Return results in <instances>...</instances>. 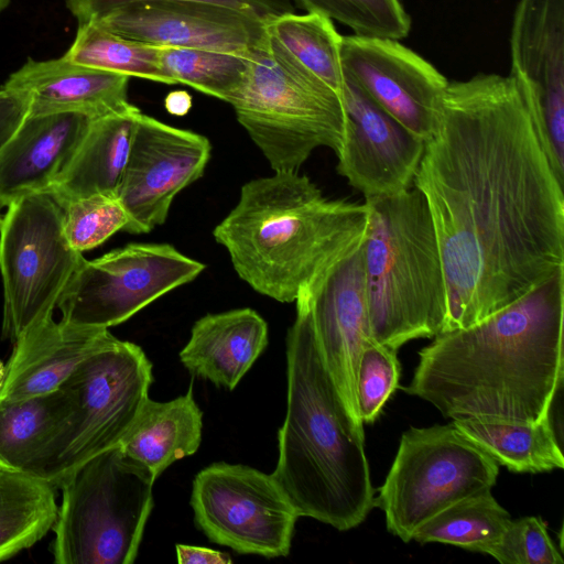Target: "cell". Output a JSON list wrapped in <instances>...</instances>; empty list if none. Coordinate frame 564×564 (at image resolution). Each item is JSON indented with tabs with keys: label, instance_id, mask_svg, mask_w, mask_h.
Wrapping results in <instances>:
<instances>
[{
	"label": "cell",
	"instance_id": "19",
	"mask_svg": "<svg viewBox=\"0 0 564 564\" xmlns=\"http://www.w3.org/2000/svg\"><path fill=\"white\" fill-rule=\"evenodd\" d=\"M93 119L76 111L26 113L0 148V208L26 195L50 192Z\"/></svg>",
	"mask_w": 564,
	"mask_h": 564
},
{
	"label": "cell",
	"instance_id": "30",
	"mask_svg": "<svg viewBox=\"0 0 564 564\" xmlns=\"http://www.w3.org/2000/svg\"><path fill=\"white\" fill-rule=\"evenodd\" d=\"M251 54L160 46V66L169 85L184 84L229 104L248 78Z\"/></svg>",
	"mask_w": 564,
	"mask_h": 564
},
{
	"label": "cell",
	"instance_id": "27",
	"mask_svg": "<svg viewBox=\"0 0 564 564\" xmlns=\"http://www.w3.org/2000/svg\"><path fill=\"white\" fill-rule=\"evenodd\" d=\"M267 32L270 50L286 67L341 94V35L330 19L290 12L270 21Z\"/></svg>",
	"mask_w": 564,
	"mask_h": 564
},
{
	"label": "cell",
	"instance_id": "16",
	"mask_svg": "<svg viewBox=\"0 0 564 564\" xmlns=\"http://www.w3.org/2000/svg\"><path fill=\"white\" fill-rule=\"evenodd\" d=\"M344 75L405 129L427 141L448 85L431 63L398 40L341 35Z\"/></svg>",
	"mask_w": 564,
	"mask_h": 564
},
{
	"label": "cell",
	"instance_id": "10",
	"mask_svg": "<svg viewBox=\"0 0 564 564\" xmlns=\"http://www.w3.org/2000/svg\"><path fill=\"white\" fill-rule=\"evenodd\" d=\"M153 381L152 364L137 344L112 337L61 384L70 413L56 462L55 486L73 469L124 438Z\"/></svg>",
	"mask_w": 564,
	"mask_h": 564
},
{
	"label": "cell",
	"instance_id": "8",
	"mask_svg": "<svg viewBox=\"0 0 564 564\" xmlns=\"http://www.w3.org/2000/svg\"><path fill=\"white\" fill-rule=\"evenodd\" d=\"M499 465L453 423L410 427L401 435L376 507L387 530L410 542L426 521L451 505L489 491Z\"/></svg>",
	"mask_w": 564,
	"mask_h": 564
},
{
	"label": "cell",
	"instance_id": "17",
	"mask_svg": "<svg viewBox=\"0 0 564 564\" xmlns=\"http://www.w3.org/2000/svg\"><path fill=\"white\" fill-rule=\"evenodd\" d=\"M344 137L337 173L365 198L388 196L413 186L425 141L371 100L344 75Z\"/></svg>",
	"mask_w": 564,
	"mask_h": 564
},
{
	"label": "cell",
	"instance_id": "36",
	"mask_svg": "<svg viewBox=\"0 0 564 564\" xmlns=\"http://www.w3.org/2000/svg\"><path fill=\"white\" fill-rule=\"evenodd\" d=\"M151 0H66L69 12L78 25L96 22L109 12L132 3ZM234 8L257 17L265 23L290 12H294L291 0H197Z\"/></svg>",
	"mask_w": 564,
	"mask_h": 564
},
{
	"label": "cell",
	"instance_id": "40",
	"mask_svg": "<svg viewBox=\"0 0 564 564\" xmlns=\"http://www.w3.org/2000/svg\"><path fill=\"white\" fill-rule=\"evenodd\" d=\"M4 375H6V364H3L0 360V389H1L2 384H3Z\"/></svg>",
	"mask_w": 564,
	"mask_h": 564
},
{
	"label": "cell",
	"instance_id": "32",
	"mask_svg": "<svg viewBox=\"0 0 564 564\" xmlns=\"http://www.w3.org/2000/svg\"><path fill=\"white\" fill-rule=\"evenodd\" d=\"M306 12L337 21L355 35L402 40L411 18L400 0H295Z\"/></svg>",
	"mask_w": 564,
	"mask_h": 564
},
{
	"label": "cell",
	"instance_id": "1",
	"mask_svg": "<svg viewBox=\"0 0 564 564\" xmlns=\"http://www.w3.org/2000/svg\"><path fill=\"white\" fill-rule=\"evenodd\" d=\"M413 186L447 301L443 332L482 321L564 268V193L509 75L448 82Z\"/></svg>",
	"mask_w": 564,
	"mask_h": 564
},
{
	"label": "cell",
	"instance_id": "20",
	"mask_svg": "<svg viewBox=\"0 0 564 564\" xmlns=\"http://www.w3.org/2000/svg\"><path fill=\"white\" fill-rule=\"evenodd\" d=\"M129 78L63 56L47 61L29 58L2 87L25 97L28 113L76 111L98 118L131 105Z\"/></svg>",
	"mask_w": 564,
	"mask_h": 564
},
{
	"label": "cell",
	"instance_id": "11",
	"mask_svg": "<svg viewBox=\"0 0 564 564\" xmlns=\"http://www.w3.org/2000/svg\"><path fill=\"white\" fill-rule=\"evenodd\" d=\"M205 268L170 243H129L84 259L58 301L61 321L78 327L116 326Z\"/></svg>",
	"mask_w": 564,
	"mask_h": 564
},
{
	"label": "cell",
	"instance_id": "6",
	"mask_svg": "<svg viewBox=\"0 0 564 564\" xmlns=\"http://www.w3.org/2000/svg\"><path fill=\"white\" fill-rule=\"evenodd\" d=\"M156 477L120 446L83 463L58 485L52 530L56 564H131L153 509Z\"/></svg>",
	"mask_w": 564,
	"mask_h": 564
},
{
	"label": "cell",
	"instance_id": "41",
	"mask_svg": "<svg viewBox=\"0 0 564 564\" xmlns=\"http://www.w3.org/2000/svg\"><path fill=\"white\" fill-rule=\"evenodd\" d=\"M10 0H0V13L8 7Z\"/></svg>",
	"mask_w": 564,
	"mask_h": 564
},
{
	"label": "cell",
	"instance_id": "39",
	"mask_svg": "<svg viewBox=\"0 0 564 564\" xmlns=\"http://www.w3.org/2000/svg\"><path fill=\"white\" fill-rule=\"evenodd\" d=\"M164 106L173 116H185L192 108V97L184 90H175L166 96Z\"/></svg>",
	"mask_w": 564,
	"mask_h": 564
},
{
	"label": "cell",
	"instance_id": "34",
	"mask_svg": "<svg viewBox=\"0 0 564 564\" xmlns=\"http://www.w3.org/2000/svg\"><path fill=\"white\" fill-rule=\"evenodd\" d=\"M397 351L373 338L364 347L356 380L357 405L364 424H372L399 388L401 365Z\"/></svg>",
	"mask_w": 564,
	"mask_h": 564
},
{
	"label": "cell",
	"instance_id": "42",
	"mask_svg": "<svg viewBox=\"0 0 564 564\" xmlns=\"http://www.w3.org/2000/svg\"><path fill=\"white\" fill-rule=\"evenodd\" d=\"M2 218H3V217H1V216H0V228H1V225H2Z\"/></svg>",
	"mask_w": 564,
	"mask_h": 564
},
{
	"label": "cell",
	"instance_id": "18",
	"mask_svg": "<svg viewBox=\"0 0 564 564\" xmlns=\"http://www.w3.org/2000/svg\"><path fill=\"white\" fill-rule=\"evenodd\" d=\"M101 28L154 46L251 53L268 39L267 24L247 12L197 0H151L122 6Z\"/></svg>",
	"mask_w": 564,
	"mask_h": 564
},
{
	"label": "cell",
	"instance_id": "33",
	"mask_svg": "<svg viewBox=\"0 0 564 564\" xmlns=\"http://www.w3.org/2000/svg\"><path fill=\"white\" fill-rule=\"evenodd\" d=\"M63 208L64 232L78 252L102 245L126 229L129 217L116 194H95L68 202Z\"/></svg>",
	"mask_w": 564,
	"mask_h": 564
},
{
	"label": "cell",
	"instance_id": "15",
	"mask_svg": "<svg viewBox=\"0 0 564 564\" xmlns=\"http://www.w3.org/2000/svg\"><path fill=\"white\" fill-rule=\"evenodd\" d=\"M509 76L530 108L551 166L564 184V0H518Z\"/></svg>",
	"mask_w": 564,
	"mask_h": 564
},
{
	"label": "cell",
	"instance_id": "9",
	"mask_svg": "<svg viewBox=\"0 0 564 564\" xmlns=\"http://www.w3.org/2000/svg\"><path fill=\"white\" fill-rule=\"evenodd\" d=\"M84 259L66 239L63 208L52 194L34 193L12 202L0 228L2 338L14 344L52 319Z\"/></svg>",
	"mask_w": 564,
	"mask_h": 564
},
{
	"label": "cell",
	"instance_id": "26",
	"mask_svg": "<svg viewBox=\"0 0 564 564\" xmlns=\"http://www.w3.org/2000/svg\"><path fill=\"white\" fill-rule=\"evenodd\" d=\"M452 423L510 471L538 474L564 468L561 440L551 415L538 422L456 419Z\"/></svg>",
	"mask_w": 564,
	"mask_h": 564
},
{
	"label": "cell",
	"instance_id": "35",
	"mask_svg": "<svg viewBox=\"0 0 564 564\" xmlns=\"http://www.w3.org/2000/svg\"><path fill=\"white\" fill-rule=\"evenodd\" d=\"M501 564H562V553L552 541L546 523L534 516L510 521L499 540L488 550Z\"/></svg>",
	"mask_w": 564,
	"mask_h": 564
},
{
	"label": "cell",
	"instance_id": "24",
	"mask_svg": "<svg viewBox=\"0 0 564 564\" xmlns=\"http://www.w3.org/2000/svg\"><path fill=\"white\" fill-rule=\"evenodd\" d=\"M140 113L130 105L90 121L73 160L48 192L61 206L95 194H116Z\"/></svg>",
	"mask_w": 564,
	"mask_h": 564
},
{
	"label": "cell",
	"instance_id": "38",
	"mask_svg": "<svg viewBox=\"0 0 564 564\" xmlns=\"http://www.w3.org/2000/svg\"><path fill=\"white\" fill-rule=\"evenodd\" d=\"M177 561L181 564H230V556L208 547L177 544Z\"/></svg>",
	"mask_w": 564,
	"mask_h": 564
},
{
	"label": "cell",
	"instance_id": "12",
	"mask_svg": "<svg viewBox=\"0 0 564 564\" xmlns=\"http://www.w3.org/2000/svg\"><path fill=\"white\" fill-rule=\"evenodd\" d=\"M191 506L210 542L268 558L290 553L300 516L272 475L214 463L195 476Z\"/></svg>",
	"mask_w": 564,
	"mask_h": 564
},
{
	"label": "cell",
	"instance_id": "3",
	"mask_svg": "<svg viewBox=\"0 0 564 564\" xmlns=\"http://www.w3.org/2000/svg\"><path fill=\"white\" fill-rule=\"evenodd\" d=\"M369 209L329 199L306 175L274 172L245 183L213 236L241 280L281 303L360 246Z\"/></svg>",
	"mask_w": 564,
	"mask_h": 564
},
{
	"label": "cell",
	"instance_id": "4",
	"mask_svg": "<svg viewBox=\"0 0 564 564\" xmlns=\"http://www.w3.org/2000/svg\"><path fill=\"white\" fill-rule=\"evenodd\" d=\"M288 403L271 474L300 517L338 531L360 525L376 507L365 452L301 316L286 334Z\"/></svg>",
	"mask_w": 564,
	"mask_h": 564
},
{
	"label": "cell",
	"instance_id": "2",
	"mask_svg": "<svg viewBox=\"0 0 564 564\" xmlns=\"http://www.w3.org/2000/svg\"><path fill=\"white\" fill-rule=\"evenodd\" d=\"M564 268L510 305L442 332L403 391L445 417L538 422L562 392Z\"/></svg>",
	"mask_w": 564,
	"mask_h": 564
},
{
	"label": "cell",
	"instance_id": "14",
	"mask_svg": "<svg viewBox=\"0 0 564 564\" xmlns=\"http://www.w3.org/2000/svg\"><path fill=\"white\" fill-rule=\"evenodd\" d=\"M209 140L140 113L116 196L128 214L124 229L148 234L165 223L175 196L204 174Z\"/></svg>",
	"mask_w": 564,
	"mask_h": 564
},
{
	"label": "cell",
	"instance_id": "28",
	"mask_svg": "<svg viewBox=\"0 0 564 564\" xmlns=\"http://www.w3.org/2000/svg\"><path fill=\"white\" fill-rule=\"evenodd\" d=\"M57 487L0 467V562L31 547L52 530Z\"/></svg>",
	"mask_w": 564,
	"mask_h": 564
},
{
	"label": "cell",
	"instance_id": "22",
	"mask_svg": "<svg viewBox=\"0 0 564 564\" xmlns=\"http://www.w3.org/2000/svg\"><path fill=\"white\" fill-rule=\"evenodd\" d=\"M267 345L263 317L252 308H237L196 321L180 359L191 373L234 390Z\"/></svg>",
	"mask_w": 564,
	"mask_h": 564
},
{
	"label": "cell",
	"instance_id": "23",
	"mask_svg": "<svg viewBox=\"0 0 564 564\" xmlns=\"http://www.w3.org/2000/svg\"><path fill=\"white\" fill-rule=\"evenodd\" d=\"M70 413L63 388L17 401H0V467L55 485L56 462Z\"/></svg>",
	"mask_w": 564,
	"mask_h": 564
},
{
	"label": "cell",
	"instance_id": "37",
	"mask_svg": "<svg viewBox=\"0 0 564 564\" xmlns=\"http://www.w3.org/2000/svg\"><path fill=\"white\" fill-rule=\"evenodd\" d=\"M28 108L23 95L4 87L0 88V148L22 122Z\"/></svg>",
	"mask_w": 564,
	"mask_h": 564
},
{
	"label": "cell",
	"instance_id": "7",
	"mask_svg": "<svg viewBox=\"0 0 564 564\" xmlns=\"http://www.w3.org/2000/svg\"><path fill=\"white\" fill-rule=\"evenodd\" d=\"M229 104L274 172H299L317 148H340L341 95L286 67L268 39L252 52L248 78Z\"/></svg>",
	"mask_w": 564,
	"mask_h": 564
},
{
	"label": "cell",
	"instance_id": "29",
	"mask_svg": "<svg viewBox=\"0 0 564 564\" xmlns=\"http://www.w3.org/2000/svg\"><path fill=\"white\" fill-rule=\"evenodd\" d=\"M511 521L491 490L464 498L445 508L414 533V541L444 543L487 554Z\"/></svg>",
	"mask_w": 564,
	"mask_h": 564
},
{
	"label": "cell",
	"instance_id": "31",
	"mask_svg": "<svg viewBox=\"0 0 564 564\" xmlns=\"http://www.w3.org/2000/svg\"><path fill=\"white\" fill-rule=\"evenodd\" d=\"M63 57L76 64L167 84L160 66V46L123 37L94 22L78 25Z\"/></svg>",
	"mask_w": 564,
	"mask_h": 564
},
{
	"label": "cell",
	"instance_id": "5",
	"mask_svg": "<svg viewBox=\"0 0 564 564\" xmlns=\"http://www.w3.org/2000/svg\"><path fill=\"white\" fill-rule=\"evenodd\" d=\"M366 292L371 335L398 350L444 330L447 316L443 264L431 214L414 186L365 198Z\"/></svg>",
	"mask_w": 564,
	"mask_h": 564
},
{
	"label": "cell",
	"instance_id": "13",
	"mask_svg": "<svg viewBox=\"0 0 564 564\" xmlns=\"http://www.w3.org/2000/svg\"><path fill=\"white\" fill-rule=\"evenodd\" d=\"M362 243L306 284L295 303L296 314L307 322L312 330L355 433L365 441L356 380L362 349L373 337Z\"/></svg>",
	"mask_w": 564,
	"mask_h": 564
},
{
	"label": "cell",
	"instance_id": "21",
	"mask_svg": "<svg viewBox=\"0 0 564 564\" xmlns=\"http://www.w3.org/2000/svg\"><path fill=\"white\" fill-rule=\"evenodd\" d=\"M113 335L108 328L78 327L53 318L13 344L0 401H17L57 390L80 362Z\"/></svg>",
	"mask_w": 564,
	"mask_h": 564
},
{
	"label": "cell",
	"instance_id": "25",
	"mask_svg": "<svg viewBox=\"0 0 564 564\" xmlns=\"http://www.w3.org/2000/svg\"><path fill=\"white\" fill-rule=\"evenodd\" d=\"M202 430L203 412L189 388L166 402L149 398L119 446L158 478L174 462L198 449Z\"/></svg>",
	"mask_w": 564,
	"mask_h": 564
}]
</instances>
